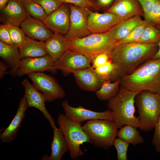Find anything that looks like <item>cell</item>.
<instances>
[{"label":"cell","mask_w":160,"mask_h":160,"mask_svg":"<svg viewBox=\"0 0 160 160\" xmlns=\"http://www.w3.org/2000/svg\"><path fill=\"white\" fill-rule=\"evenodd\" d=\"M158 43H116L109 52L111 61L117 66L119 76L132 73L139 65L158 51Z\"/></svg>","instance_id":"obj_1"},{"label":"cell","mask_w":160,"mask_h":160,"mask_svg":"<svg viewBox=\"0 0 160 160\" xmlns=\"http://www.w3.org/2000/svg\"><path fill=\"white\" fill-rule=\"evenodd\" d=\"M120 86L134 92L160 94V58L144 61L132 73L121 77Z\"/></svg>","instance_id":"obj_2"},{"label":"cell","mask_w":160,"mask_h":160,"mask_svg":"<svg viewBox=\"0 0 160 160\" xmlns=\"http://www.w3.org/2000/svg\"><path fill=\"white\" fill-rule=\"evenodd\" d=\"M138 93L129 90L120 86L118 93L108 100L107 106L111 111L113 121L118 128L129 125L138 127V118L135 115L134 104Z\"/></svg>","instance_id":"obj_3"},{"label":"cell","mask_w":160,"mask_h":160,"mask_svg":"<svg viewBox=\"0 0 160 160\" xmlns=\"http://www.w3.org/2000/svg\"><path fill=\"white\" fill-rule=\"evenodd\" d=\"M135 102L141 131L148 132L154 128L160 114V94L148 91L138 93Z\"/></svg>","instance_id":"obj_4"},{"label":"cell","mask_w":160,"mask_h":160,"mask_svg":"<svg viewBox=\"0 0 160 160\" xmlns=\"http://www.w3.org/2000/svg\"><path fill=\"white\" fill-rule=\"evenodd\" d=\"M68 41V50L78 52L91 58L98 53H109L117 42L109 31L91 34Z\"/></svg>","instance_id":"obj_5"},{"label":"cell","mask_w":160,"mask_h":160,"mask_svg":"<svg viewBox=\"0 0 160 160\" xmlns=\"http://www.w3.org/2000/svg\"><path fill=\"white\" fill-rule=\"evenodd\" d=\"M82 128L90 143L96 147L108 150L113 145L116 138L118 127L113 120L98 119L87 121Z\"/></svg>","instance_id":"obj_6"},{"label":"cell","mask_w":160,"mask_h":160,"mask_svg":"<svg viewBox=\"0 0 160 160\" xmlns=\"http://www.w3.org/2000/svg\"><path fill=\"white\" fill-rule=\"evenodd\" d=\"M57 124L67 143L71 159L76 160L82 156L84 153L81 145L85 143H90V140L83 130L81 123L72 121L64 114L60 113L57 118Z\"/></svg>","instance_id":"obj_7"},{"label":"cell","mask_w":160,"mask_h":160,"mask_svg":"<svg viewBox=\"0 0 160 160\" xmlns=\"http://www.w3.org/2000/svg\"><path fill=\"white\" fill-rule=\"evenodd\" d=\"M28 75L33 86L43 94L46 101L50 102L65 97L64 91L53 77L43 72H34Z\"/></svg>","instance_id":"obj_8"},{"label":"cell","mask_w":160,"mask_h":160,"mask_svg":"<svg viewBox=\"0 0 160 160\" xmlns=\"http://www.w3.org/2000/svg\"><path fill=\"white\" fill-rule=\"evenodd\" d=\"M71 9L70 24L64 36L68 41L81 38L91 33L87 28L89 9L69 4Z\"/></svg>","instance_id":"obj_9"},{"label":"cell","mask_w":160,"mask_h":160,"mask_svg":"<svg viewBox=\"0 0 160 160\" xmlns=\"http://www.w3.org/2000/svg\"><path fill=\"white\" fill-rule=\"evenodd\" d=\"M61 105L65 116L75 122L81 123L85 121L98 119L113 121L111 111L109 109L98 112L87 109L81 105L74 107L70 105L67 100L63 101Z\"/></svg>","instance_id":"obj_10"},{"label":"cell","mask_w":160,"mask_h":160,"mask_svg":"<svg viewBox=\"0 0 160 160\" xmlns=\"http://www.w3.org/2000/svg\"><path fill=\"white\" fill-rule=\"evenodd\" d=\"M91 66V58L69 50H67L54 64L55 70H60L66 73Z\"/></svg>","instance_id":"obj_11"},{"label":"cell","mask_w":160,"mask_h":160,"mask_svg":"<svg viewBox=\"0 0 160 160\" xmlns=\"http://www.w3.org/2000/svg\"><path fill=\"white\" fill-rule=\"evenodd\" d=\"M123 20L116 15L106 12L103 13L89 11L87 28L91 34L109 31L116 24Z\"/></svg>","instance_id":"obj_12"},{"label":"cell","mask_w":160,"mask_h":160,"mask_svg":"<svg viewBox=\"0 0 160 160\" xmlns=\"http://www.w3.org/2000/svg\"><path fill=\"white\" fill-rule=\"evenodd\" d=\"M54 62L48 54L40 57H26L21 59L18 69L17 76L37 72L54 71Z\"/></svg>","instance_id":"obj_13"},{"label":"cell","mask_w":160,"mask_h":160,"mask_svg":"<svg viewBox=\"0 0 160 160\" xmlns=\"http://www.w3.org/2000/svg\"><path fill=\"white\" fill-rule=\"evenodd\" d=\"M71 9L69 4L63 3L42 21L54 32L65 34L70 24Z\"/></svg>","instance_id":"obj_14"},{"label":"cell","mask_w":160,"mask_h":160,"mask_svg":"<svg viewBox=\"0 0 160 160\" xmlns=\"http://www.w3.org/2000/svg\"><path fill=\"white\" fill-rule=\"evenodd\" d=\"M22 84L24 89V95L26 98L28 107H34L39 110L49 122L52 128L55 126L54 119L46 107V100L43 94L26 79L23 81Z\"/></svg>","instance_id":"obj_15"},{"label":"cell","mask_w":160,"mask_h":160,"mask_svg":"<svg viewBox=\"0 0 160 160\" xmlns=\"http://www.w3.org/2000/svg\"><path fill=\"white\" fill-rule=\"evenodd\" d=\"M20 26L26 36L40 41H46L52 37L54 34L42 21L29 15Z\"/></svg>","instance_id":"obj_16"},{"label":"cell","mask_w":160,"mask_h":160,"mask_svg":"<svg viewBox=\"0 0 160 160\" xmlns=\"http://www.w3.org/2000/svg\"><path fill=\"white\" fill-rule=\"evenodd\" d=\"M28 15L20 0H10L0 10V20L4 24L19 27Z\"/></svg>","instance_id":"obj_17"},{"label":"cell","mask_w":160,"mask_h":160,"mask_svg":"<svg viewBox=\"0 0 160 160\" xmlns=\"http://www.w3.org/2000/svg\"><path fill=\"white\" fill-rule=\"evenodd\" d=\"M72 73L78 86L84 91L95 92L103 82L92 66L74 71Z\"/></svg>","instance_id":"obj_18"},{"label":"cell","mask_w":160,"mask_h":160,"mask_svg":"<svg viewBox=\"0 0 160 160\" xmlns=\"http://www.w3.org/2000/svg\"><path fill=\"white\" fill-rule=\"evenodd\" d=\"M106 12L116 15L123 20L143 15L142 8L137 0H115Z\"/></svg>","instance_id":"obj_19"},{"label":"cell","mask_w":160,"mask_h":160,"mask_svg":"<svg viewBox=\"0 0 160 160\" xmlns=\"http://www.w3.org/2000/svg\"><path fill=\"white\" fill-rule=\"evenodd\" d=\"M28 108L25 96L20 100L16 114L9 125L0 135V139L4 143H9L16 137L22 123L25 117V113Z\"/></svg>","instance_id":"obj_20"},{"label":"cell","mask_w":160,"mask_h":160,"mask_svg":"<svg viewBox=\"0 0 160 160\" xmlns=\"http://www.w3.org/2000/svg\"><path fill=\"white\" fill-rule=\"evenodd\" d=\"M0 56L8 66L10 76H17V73L22 59L18 47L6 44L0 41Z\"/></svg>","instance_id":"obj_21"},{"label":"cell","mask_w":160,"mask_h":160,"mask_svg":"<svg viewBox=\"0 0 160 160\" xmlns=\"http://www.w3.org/2000/svg\"><path fill=\"white\" fill-rule=\"evenodd\" d=\"M53 137L51 144V152L48 156H43L42 160H60L67 152L69 151L67 143L62 131L55 126L52 128Z\"/></svg>","instance_id":"obj_22"},{"label":"cell","mask_w":160,"mask_h":160,"mask_svg":"<svg viewBox=\"0 0 160 160\" xmlns=\"http://www.w3.org/2000/svg\"><path fill=\"white\" fill-rule=\"evenodd\" d=\"M68 40L62 34L54 32L52 37L45 42L47 54L54 62L57 61L68 50Z\"/></svg>","instance_id":"obj_23"},{"label":"cell","mask_w":160,"mask_h":160,"mask_svg":"<svg viewBox=\"0 0 160 160\" xmlns=\"http://www.w3.org/2000/svg\"><path fill=\"white\" fill-rule=\"evenodd\" d=\"M18 47L22 59L40 57L47 54L45 42L36 41L27 36Z\"/></svg>","instance_id":"obj_24"},{"label":"cell","mask_w":160,"mask_h":160,"mask_svg":"<svg viewBox=\"0 0 160 160\" xmlns=\"http://www.w3.org/2000/svg\"><path fill=\"white\" fill-rule=\"evenodd\" d=\"M143 21L140 16H134L120 22L109 32L113 39L117 42L126 37Z\"/></svg>","instance_id":"obj_25"},{"label":"cell","mask_w":160,"mask_h":160,"mask_svg":"<svg viewBox=\"0 0 160 160\" xmlns=\"http://www.w3.org/2000/svg\"><path fill=\"white\" fill-rule=\"evenodd\" d=\"M96 73L103 81L114 82L121 78L117 66L110 60L95 68Z\"/></svg>","instance_id":"obj_26"},{"label":"cell","mask_w":160,"mask_h":160,"mask_svg":"<svg viewBox=\"0 0 160 160\" xmlns=\"http://www.w3.org/2000/svg\"><path fill=\"white\" fill-rule=\"evenodd\" d=\"M137 128L131 125H125L118 130L117 137L133 145L142 143L144 140Z\"/></svg>","instance_id":"obj_27"},{"label":"cell","mask_w":160,"mask_h":160,"mask_svg":"<svg viewBox=\"0 0 160 160\" xmlns=\"http://www.w3.org/2000/svg\"><path fill=\"white\" fill-rule=\"evenodd\" d=\"M121 78L112 83L103 82L100 88L95 92L97 98L102 100H108L115 96L119 90Z\"/></svg>","instance_id":"obj_28"},{"label":"cell","mask_w":160,"mask_h":160,"mask_svg":"<svg viewBox=\"0 0 160 160\" xmlns=\"http://www.w3.org/2000/svg\"><path fill=\"white\" fill-rule=\"evenodd\" d=\"M20 0L28 14L33 18L43 21L47 16L42 7L33 0Z\"/></svg>","instance_id":"obj_29"},{"label":"cell","mask_w":160,"mask_h":160,"mask_svg":"<svg viewBox=\"0 0 160 160\" xmlns=\"http://www.w3.org/2000/svg\"><path fill=\"white\" fill-rule=\"evenodd\" d=\"M160 40V29L147 24L139 39L135 43L150 44L158 43Z\"/></svg>","instance_id":"obj_30"},{"label":"cell","mask_w":160,"mask_h":160,"mask_svg":"<svg viewBox=\"0 0 160 160\" xmlns=\"http://www.w3.org/2000/svg\"><path fill=\"white\" fill-rule=\"evenodd\" d=\"M147 24L143 20L126 37L118 41L116 43L136 42L141 36Z\"/></svg>","instance_id":"obj_31"},{"label":"cell","mask_w":160,"mask_h":160,"mask_svg":"<svg viewBox=\"0 0 160 160\" xmlns=\"http://www.w3.org/2000/svg\"><path fill=\"white\" fill-rule=\"evenodd\" d=\"M13 44L18 47L24 40L25 35L21 28L19 27L6 24Z\"/></svg>","instance_id":"obj_32"},{"label":"cell","mask_w":160,"mask_h":160,"mask_svg":"<svg viewBox=\"0 0 160 160\" xmlns=\"http://www.w3.org/2000/svg\"><path fill=\"white\" fill-rule=\"evenodd\" d=\"M129 143L122 139L116 138L113 143L117 153L118 160H127V153Z\"/></svg>","instance_id":"obj_33"},{"label":"cell","mask_w":160,"mask_h":160,"mask_svg":"<svg viewBox=\"0 0 160 160\" xmlns=\"http://www.w3.org/2000/svg\"><path fill=\"white\" fill-rule=\"evenodd\" d=\"M40 5L47 15L60 7L63 3L59 0H33Z\"/></svg>","instance_id":"obj_34"},{"label":"cell","mask_w":160,"mask_h":160,"mask_svg":"<svg viewBox=\"0 0 160 160\" xmlns=\"http://www.w3.org/2000/svg\"><path fill=\"white\" fill-rule=\"evenodd\" d=\"M137 0L140 3L143 9L144 20L148 24H149L155 0Z\"/></svg>","instance_id":"obj_35"},{"label":"cell","mask_w":160,"mask_h":160,"mask_svg":"<svg viewBox=\"0 0 160 160\" xmlns=\"http://www.w3.org/2000/svg\"><path fill=\"white\" fill-rule=\"evenodd\" d=\"M149 25H153L160 29V0H155Z\"/></svg>","instance_id":"obj_36"},{"label":"cell","mask_w":160,"mask_h":160,"mask_svg":"<svg viewBox=\"0 0 160 160\" xmlns=\"http://www.w3.org/2000/svg\"><path fill=\"white\" fill-rule=\"evenodd\" d=\"M110 60L109 53L101 52L97 54L91 58L92 67L94 68L100 67Z\"/></svg>","instance_id":"obj_37"},{"label":"cell","mask_w":160,"mask_h":160,"mask_svg":"<svg viewBox=\"0 0 160 160\" xmlns=\"http://www.w3.org/2000/svg\"><path fill=\"white\" fill-rule=\"evenodd\" d=\"M64 3L72 4L76 6L87 7L92 8L99 10L100 9L97 7L94 2L89 0H59Z\"/></svg>","instance_id":"obj_38"},{"label":"cell","mask_w":160,"mask_h":160,"mask_svg":"<svg viewBox=\"0 0 160 160\" xmlns=\"http://www.w3.org/2000/svg\"><path fill=\"white\" fill-rule=\"evenodd\" d=\"M154 128L155 131L151 144L155 147L156 152H160V114Z\"/></svg>","instance_id":"obj_39"},{"label":"cell","mask_w":160,"mask_h":160,"mask_svg":"<svg viewBox=\"0 0 160 160\" xmlns=\"http://www.w3.org/2000/svg\"><path fill=\"white\" fill-rule=\"evenodd\" d=\"M0 41L7 44H14L6 24L0 25Z\"/></svg>","instance_id":"obj_40"},{"label":"cell","mask_w":160,"mask_h":160,"mask_svg":"<svg viewBox=\"0 0 160 160\" xmlns=\"http://www.w3.org/2000/svg\"><path fill=\"white\" fill-rule=\"evenodd\" d=\"M115 0H95L93 2L99 9H105L108 7Z\"/></svg>","instance_id":"obj_41"},{"label":"cell","mask_w":160,"mask_h":160,"mask_svg":"<svg viewBox=\"0 0 160 160\" xmlns=\"http://www.w3.org/2000/svg\"><path fill=\"white\" fill-rule=\"evenodd\" d=\"M9 67L3 61H0V79H2L8 73V70Z\"/></svg>","instance_id":"obj_42"},{"label":"cell","mask_w":160,"mask_h":160,"mask_svg":"<svg viewBox=\"0 0 160 160\" xmlns=\"http://www.w3.org/2000/svg\"><path fill=\"white\" fill-rule=\"evenodd\" d=\"M159 49L157 52L150 59H155L160 58V40L158 43Z\"/></svg>","instance_id":"obj_43"},{"label":"cell","mask_w":160,"mask_h":160,"mask_svg":"<svg viewBox=\"0 0 160 160\" xmlns=\"http://www.w3.org/2000/svg\"><path fill=\"white\" fill-rule=\"evenodd\" d=\"M10 0H0V10L4 8Z\"/></svg>","instance_id":"obj_44"},{"label":"cell","mask_w":160,"mask_h":160,"mask_svg":"<svg viewBox=\"0 0 160 160\" xmlns=\"http://www.w3.org/2000/svg\"><path fill=\"white\" fill-rule=\"evenodd\" d=\"M90 1L93 2V0H89Z\"/></svg>","instance_id":"obj_45"}]
</instances>
